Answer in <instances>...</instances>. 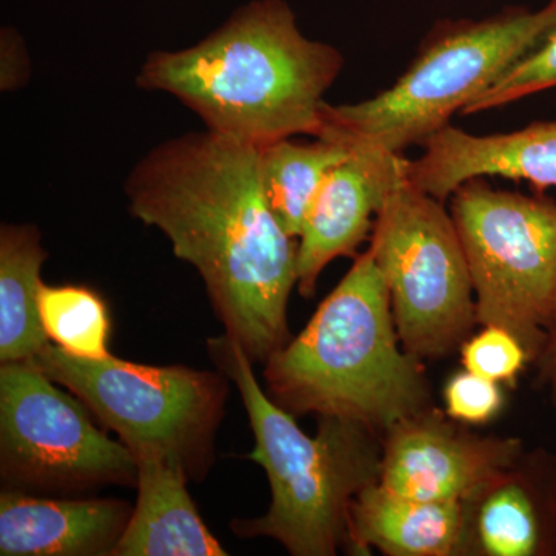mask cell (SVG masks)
I'll list each match as a JSON object with an SVG mask.
<instances>
[{
	"label": "cell",
	"mask_w": 556,
	"mask_h": 556,
	"mask_svg": "<svg viewBox=\"0 0 556 556\" xmlns=\"http://www.w3.org/2000/svg\"><path fill=\"white\" fill-rule=\"evenodd\" d=\"M129 211L199 270L226 334L252 361L289 340L299 240L280 225L260 177V149L195 131L167 139L131 169Z\"/></svg>",
	"instance_id": "obj_1"
},
{
	"label": "cell",
	"mask_w": 556,
	"mask_h": 556,
	"mask_svg": "<svg viewBox=\"0 0 556 556\" xmlns=\"http://www.w3.org/2000/svg\"><path fill=\"white\" fill-rule=\"evenodd\" d=\"M342 68V53L306 38L285 0H252L195 46L150 53L137 84L177 98L207 130L262 149L318 138Z\"/></svg>",
	"instance_id": "obj_2"
},
{
	"label": "cell",
	"mask_w": 556,
	"mask_h": 556,
	"mask_svg": "<svg viewBox=\"0 0 556 556\" xmlns=\"http://www.w3.org/2000/svg\"><path fill=\"white\" fill-rule=\"evenodd\" d=\"M401 345L390 292L368 249L298 338L265 362L269 397L295 417H343L386 433L431 407L422 361Z\"/></svg>",
	"instance_id": "obj_3"
},
{
	"label": "cell",
	"mask_w": 556,
	"mask_h": 556,
	"mask_svg": "<svg viewBox=\"0 0 556 556\" xmlns=\"http://www.w3.org/2000/svg\"><path fill=\"white\" fill-rule=\"evenodd\" d=\"M207 350L240 391L255 438L248 459L266 471L270 486L266 515L233 521L236 535L273 538L292 556H332L348 547L353 501L379 482L382 433L324 416L316 437H308L260 387L240 343L225 334L208 340Z\"/></svg>",
	"instance_id": "obj_4"
},
{
	"label": "cell",
	"mask_w": 556,
	"mask_h": 556,
	"mask_svg": "<svg viewBox=\"0 0 556 556\" xmlns=\"http://www.w3.org/2000/svg\"><path fill=\"white\" fill-rule=\"evenodd\" d=\"M555 24L556 0L540 11L508 9L482 21L442 24L390 89L356 104L325 102L318 138L390 153L422 146Z\"/></svg>",
	"instance_id": "obj_5"
},
{
	"label": "cell",
	"mask_w": 556,
	"mask_h": 556,
	"mask_svg": "<svg viewBox=\"0 0 556 556\" xmlns=\"http://www.w3.org/2000/svg\"><path fill=\"white\" fill-rule=\"evenodd\" d=\"M28 362L80 399L135 459L161 457L193 481L206 478L228 397L222 371L76 357L51 342Z\"/></svg>",
	"instance_id": "obj_6"
},
{
	"label": "cell",
	"mask_w": 556,
	"mask_h": 556,
	"mask_svg": "<svg viewBox=\"0 0 556 556\" xmlns=\"http://www.w3.org/2000/svg\"><path fill=\"white\" fill-rule=\"evenodd\" d=\"M479 327L521 340L532 362L556 320V201L468 179L450 197Z\"/></svg>",
	"instance_id": "obj_7"
},
{
	"label": "cell",
	"mask_w": 556,
	"mask_h": 556,
	"mask_svg": "<svg viewBox=\"0 0 556 556\" xmlns=\"http://www.w3.org/2000/svg\"><path fill=\"white\" fill-rule=\"evenodd\" d=\"M369 251L382 273L407 353L448 354L477 325L473 281L452 214L409 177L376 215Z\"/></svg>",
	"instance_id": "obj_8"
},
{
	"label": "cell",
	"mask_w": 556,
	"mask_h": 556,
	"mask_svg": "<svg viewBox=\"0 0 556 556\" xmlns=\"http://www.w3.org/2000/svg\"><path fill=\"white\" fill-rule=\"evenodd\" d=\"M33 362L0 367V475L5 489L80 493L137 486L138 464L123 442L94 427L80 399Z\"/></svg>",
	"instance_id": "obj_9"
},
{
	"label": "cell",
	"mask_w": 556,
	"mask_h": 556,
	"mask_svg": "<svg viewBox=\"0 0 556 556\" xmlns=\"http://www.w3.org/2000/svg\"><path fill=\"white\" fill-rule=\"evenodd\" d=\"M457 424L428 407L388 428L379 484L416 500L463 503L525 452L517 438L481 437Z\"/></svg>",
	"instance_id": "obj_10"
},
{
	"label": "cell",
	"mask_w": 556,
	"mask_h": 556,
	"mask_svg": "<svg viewBox=\"0 0 556 556\" xmlns=\"http://www.w3.org/2000/svg\"><path fill=\"white\" fill-rule=\"evenodd\" d=\"M350 149V156L329 172L318 190L299 237L298 288L305 298L314 294L329 263L357 257L388 195L409 177V160L402 153L365 146Z\"/></svg>",
	"instance_id": "obj_11"
},
{
	"label": "cell",
	"mask_w": 556,
	"mask_h": 556,
	"mask_svg": "<svg viewBox=\"0 0 556 556\" xmlns=\"http://www.w3.org/2000/svg\"><path fill=\"white\" fill-rule=\"evenodd\" d=\"M463 510L459 556H556V453L525 450Z\"/></svg>",
	"instance_id": "obj_12"
},
{
	"label": "cell",
	"mask_w": 556,
	"mask_h": 556,
	"mask_svg": "<svg viewBox=\"0 0 556 556\" xmlns=\"http://www.w3.org/2000/svg\"><path fill=\"white\" fill-rule=\"evenodd\" d=\"M409 161V181L445 203L468 179L503 177L543 192L556 188V121L497 135H471L448 126Z\"/></svg>",
	"instance_id": "obj_13"
},
{
	"label": "cell",
	"mask_w": 556,
	"mask_h": 556,
	"mask_svg": "<svg viewBox=\"0 0 556 556\" xmlns=\"http://www.w3.org/2000/svg\"><path fill=\"white\" fill-rule=\"evenodd\" d=\"M131 510L121 500H50L3 489L0 555L113 556Z\"/></svg>",
	"instance_id": "obj_14"
},
{
	"label": "cell",
	"mask_w": 556,
	"mask_h": 556,
	"mask_svg": "<svg viewBox=\"0 0 556 556\" xmlns=\"http://www.w3.org/2000/svg\"><path fill=\"white\" fill-rule=\"evenodd\" d=\"M138 497L113 556H226L188 492L185 468L141 457Z\"/></svg>",
	"instance_id": "obj_15"
},
{
	"label": "cell",
	"mask_w": 556,
	"mask_h": 556,
	"mask_svg": "<svg viewBox=\"0 0 556 556\" xmlns=\"http://www.w3.org/2000/svg\"><path fill=\"white\" fill-rule=\"evenodd\" d=\"M463 503L416 500L376 482L353 501L348 551L388 556H459Z\"/></svg>",
	"instance_id": "obj_16"
},
{
	"label": "cell",
	"mask_w": 556,
	"mask_h": 556,
	"mask_svg": "<svg viewBox=\"0 0 556 556\" xmlns=\"http://www.w3.org/2000/svg\"><path fill=\"white\" fill-rule=\"evenodd\" d=\"M47 251L31 225L0 229V362H28L50 343L39 313Z\"/></svg>",
	"instance_id": "obj_17"
},
{
	"label": "cell",
	"mask_w": 556,
	"mask_h": 556,
	"mask_svg": "<svg viewBox=\"0 0 556 556\" xmlns=\"http://www.w3.org/2000/svg\"><path fill=\"white\" fill-rule=\"evenodd\" d=\"M343 142L316 138L311 142L280 139L260 149V177L280 225L299 240L311 206L329 172L350 156Z\"/></svg>",
	"instance_id": "obj_18"
},
{
	"label": "cell",
	"mask_w": 556,
	"mask_h": 556,
	"mask_svg": "<svg viewBox=\"0 0 556 556\" xmlns=\"http://www.w3.org/2000/svg\"><path fill=\"white\" fill-rule=\"evenodd\" d=\"M39 313L50 342L76 357L105 358L109 350L110 316L104 300L93 289L42 285Z\"/></svg>",
	"instance_id": "obj_19"
},
{
	"label": "cell",
	"mask_w": 556,
	"mask_h": 556,
	"mask_svg": "<svg viewBox=\"0 0 556 556\" xmlns=\"http://www.w3.org/2000/svg\"><path fill=\"white\" fill-rule=\"evenodd\" d=\"M551 87H556V24L529 53L507 68L490 89L470 102L463 110V115L503 108Z\"/></svg>",
	"instance_id": "obj_20"
},
{
	"label": "cell",
	"mask_w": 556,
	"mask_h": 556,
	"mask_svg": "<svg viewBox=\"0 0 556 556\" xmlns=\"http://www.w3.org/2000/svg\"><path fill=\"white\" fill-rule=\"evenodd\" d=\"M460 361L464 368L475 375L514 386L532 357L517 336L507 329L489 325L482 327L473 338L460 343Z\"/></svg>",
	"instance_id": "obj_21"
},
{
	"label": "cell",
	"mask_w": 556,
	"mask_h": 556,
	"mask_svg": "<svg viewBox=\"0 0 556 556\" xmlns=\"http://www.w3.org/2000/svg\"><path fill=\"white\" fill-rule=\"evenodd\" d=\"M444 402L450 419L464 426H485L503 409L504 394L500 383L464 368L448 379Z\"/></svg>",
	"instance_id": "obj_22"
},
{
	"label": "cell",
	"mask_w": 556,
	"mask_h": 556,
	"mask_svg": "<svg viewBox=\"0 0 556 556\" xmlns=\"http://www.w3.org/2000/svg\"><path fill=\"white\" fill-rule=\"evenodd\" d=\"M30 58L20 33L3 28L0 35V89L16 91L30 79Z\"/></svg>",
	"instance_id": "obj_23"
},
{
	"label": "cell",
	"mask_w": 556,
	"mask_h": 556,
	"mask_svg": "<svg viewBox=\"0 0 556 556\" xmlns=\"http://www.w3.org/2000/svg\"><path fill=\"white\" fill-rule=\"evenodd\" d=\"M533 364L536 365L538 382L548 391L556 407V320L548 329Z\"/></svg>",
	"instance_id": "obj_24"
}]
</instances>
